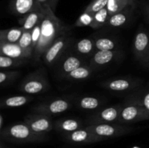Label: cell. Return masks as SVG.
<instances>
[{"label": "cell", "instance_id": "37", "mask_svg": "<svg viewBox=\"0 0 149 148\" xmlns=\"http://www.w3.org/2000/svg\"><path fill=\"white\" fill-rule=\"evenodd\" d=\"M3 123H4V118H3L2 115H0V129L2 130L3 129Z\"/></svg>", "mask_w": 149, "mask_h": 148}, {"label": "cell", "instance_id": "8", "mask_svg": "<svg viewBox=\"0 0 149 148\" xmlns=\"http://www.w3.org/2000/svg\"><path fill=\"white\" fill-rule=\"evenodd\" d=\"M71 107V102L65 99H58L48 102H44L33 107L34 113L42 114L56 115L66 111Z\"/></svg>", "mask_w": 149, "mask_h": 148}, {"label": "cell", "instance_id": "25", "mask_svg": "<svg viewBox=\"0 0 149 148\" xmlns=\"http://www.w3.org/2000/svg\"><path fill=\"white\" fill-rule=\"evenodd\" d=\"M93 15H94V21L91 26L92 28H99L105 24H107L108 20L110 17V15L106 7Z\"/></svg>", "mask_w": 149, "mask_h": 148}, {"label": "cell", "instance_id": "6", "mask_svg": "<svg viewBox=\"0 0 149 148\" xmlns=\"http://www.w3.org/2000/svg\"><path fill=\"white\" fill-rule=\"evenodd\" d=\"M24 122L29 125L32 130L39 133H44L51 131L53 128V123L50 115L35 113L25 117Z\"/></svg>", "mask_w": 149, "mask_h": 148}, {"label": "cell", "instance_id": "13", "mask_svg": "<svg viewBox=\"0 0 149 148\" xmlns=\"http://www.w3.org/2000/svg\"><path fill=\"white\" fill-rule=\"evenodd\" d=\"M117 52L115 50L97 51L90 59V66L93 68H101L107 65L116 58Z\"/></svg>", "mask_w": 149, "mask_h": 148}, {"label": "cell", "instance_id": "11", "mask_svg": "<svg viewBox=\"0 0 149 148\" xmlns=\"http://www.w3.org/2000/svg\"><path fill=\"white\" fill-rule=\"evenodd\" d=\"M135 56L142 61L149 60V35L144 30L137 33L133 44Z\"/></svg>", "mask_w": 149, "mask_h": 148}, {"label": "cell", "instance_id": "33", "mask_svg": "<svg viewBox=\"0 0 149 148\" xmlns=\"http://www.w3.org/2000/svg\"><path fill=\"white\" fill-rule=\"evenodd\" d=\"M42 21V20H41ZM31 39H32V48L34 50L37 46L41 37V22H39L31 30Z\"/></svg>", "mask_w": 149, "mask_h": 148}, {"label": "cell", "instance_id": "21", "mask_svg": "<svg viewBox=\"0 0 149 148\" xmlns=\"http://www.w3.org/2000/svg\"><path fill=\"white\" fill-rule=\"evenodd\" d=\"M96 49L95 39L84 38L79 41L76 44V50L82 55H89Z\"/></svg>", "mask_w": 149, "mask_h": 148}, {"label": "cell", "instance_id": "9", "mask_svg": "<svg viewBox=\"0 0 149 148\" xmlns=\"http://www.w3.org/2000/svg\"><path fill=\"white\" fill-rule=\"evenodd\" d=\"M68 38L66 35L63 34L59 36L52 45L47 49L43 55V59L45 63L48 65H52L58 59L64 49L68 44Z\"/></svg>", "mask_w": 149, "mask_h": 148}, {"label": "cell", "instance_id": "20", "mask_svg": "<svg viewBox=\"0 0 149 148\" xmlns=\"http://www.w3.org/2000/svg\"><path fill=\"white\" fill-rule=\"evenodd\" d=\"M32 97L30 96H13V97H7L4 99L1 102V108H5V107H17L20 106H23L24 104H27L29 102L32 100Z\"/></svg>", "mask_w": 149, "mask_h": 148}, {"label": "cell", "instance_id": "4", "mask_svg": "<svg viewBox=\"0 0 149 148\" xmlns=\"http://www.w3.org/2000/svg\"><path fill=\"white\" fill-rule=\"evenodd\" d=\"M86 129L91 133L102 138L113 137L128 133L132 131V128L122 126L120 125L111 123H100V124L89 125Z\"/></svg>", "mask_w": 149, "mask_h": 148}, {"label": "cell", "instance_id": "29", "mask_svg": "<svg viewBox=\"0 0 149 148\" xmlns=\"http://www.w3.org/2000/svg\"><path fill=\"white\" fill-rule=\"evenodd\" d=\"M17 44L20 47H22L25 50L31 52H33V49L32 48L31 33L30 30H23V34L17 41Z\"/></svg>", "mask_w": 149, "mask_h": 148}, {"label": "cell", "instance_id": "26", "mask_svg": "<svg viewBox=\"0 0 149 148\" xmlns=\"http://www.w3.org/2000/svg\"><path fill=\"white\" fill-rule=\"evenodd\" d=\"M27 62V59H20L0 55V68L1 69L10 68H17L21 66L23 64Z\"/></svg>", "mask_w": 149, "mask_h": 148}, {"label": "cell", "instance_id": "1", "mask_svg": "<svg viewBox=\"0 0 149 148\" xmlns=\"http://www.w3.org/2000/svg\"><path fill=\"white\" fill-rule=\"evenodd\" d=\"M66 27L55 15L50 7L45 10L41 21V37L37 46L33 52V57L39 60L47 49L53 44L59 36L65 34Z\"/></svg>", "mask_w": 149, "mask_h": 148}, {"label": "cell", "instance_id": "23", "mask_svg": "<svg viewBox=\"0 0 149 148\" xmlns=\"http://www.w3.org/2000/svg\"><path fill=\"white\" fill-rule=\"evenodd\" d=\"M93 68L87 65H81L71 73L67 74L65 78L68 80H84L90 76Z\"/></svg>", "mask_w": 149, "mask_h": 148}, {"label": "cell", "instance_id": "22", "mask_svg": "<svg viewBox=\"0 0 149 148\" xmlns=\"http://www.w3.org/2000/svg\"><path fill=\"white\" fill-rule=\"evenodd\" d=\"M133 4L134 0H108L106 8L111 16Z\"/></svg>", "mask_w": 149, "mask_h": 148}, {"label": "cell", "instance_id": "15", "mask_svg": "<svg viewBox=\"0 0 149 148\" xmlns=\"http://www.w3.org/2000/svg\"><path fill=\"white\" fill-rule=\"evenodd\" d=\"M45 10L32 12L21 17V18L19 20V24L20 25L23 30L31 31L42 20Z\"/></svg>", "mask_w": 149, "mask_h": 148}, {"label": "cell", "instance_id": "28", "mask_svg": "<svg viewBox=\"0 0 149 148\" xmlns=\"http://www.w3.org/2000/svg\"><path fill=\"white\" fill-rule=\"evenodd\" d=\"M95 48L97 51L113 50L116 47V42L111 38L101 37L95 39Z\"/></svg>", "mask_w": 149, "mask_h": 148}, {"label": "cell", "instance_id": "35", "mask_svg": "<svg viewBox=\"0 0 149 148\" xmlns=\"http://www.w3.org/2000/svg\"><path fill=\"white\" fill-rule=\"evenodd\" d=\"M140 104L144 106L147 110H149V92L144 96L142 100V103H141Z\"/></svg>", "mask_w": 149, "mask_h": 148}, {"label": "cell", "instance_id": "40", "mask_svg": "<svg viewBox=\"0 0 149 148\" xmlns=\"http://www.w3.org/2000/svg\"><path fill=\"white\" fill-rule=\"evenodd\" d=\"M134 1H135V0H134Z\"/></svg>", "mask_w": 149, "mask_h": 148}, {"label": "cell", "instance_id": "7", "mask_svg": "<svg viewBox=\"0 0 149 148\" xmlns=\"http://www.w3.org/2000/svg\"><path fill=\"white\" fill-rule=\"evenodd\" d=\"M123 107L122 105H113L107 107L89 118L87 123L90 125L100 124V123H110L118 120Z\"/></svg>", "mask_w": 149, "mask_h": 148}, {"label": "cell", "instance_id": "5", "mask_svg": "<svg viewBox=\"0 0 149 148\" xmlns=\"http://www.w3.org/2000/svg\"><path fill=\"white\" fill-rule=\"evenodd\" d=\"M146 120H149V110L141 104H133L124 107L117 121L127 123Z\"/></svg>", "mask_w": 149, "mask_h": 148}, {"label": "cell", "instance_id": "30", "mask_svg": "<svg viewBox=\"0 0 149 148\" xmlns=\"http://www.w3.org/2000/svg\"><path fill=\"white\" fill-rule=\"evenodd\" d=\"M108 4V0H93L87 5L84 12L95 14L97 12L106 8Z\"/></svg>", "mask_w": 149, "mask_h": 148}, {"label": "cell", "instance_id": "19", "mask_svg": "<svg viewBox=\"0 0 149 148\" xmlns=\"http://www.w3.org/2000/svg\"><path fill=\"white\" fill-rule=\"evenodd\" d=\"M23 33V30L21 27L4 29L0 32V42L17 43Z\"/></svg>", "mask_w": 149, "mask_h": 148}, {"label": "cell", "instance_id": "32", "mask_svg": "<svg viewBox=\"0 0 149 148\" xmlns=\"http://www.w3.org/2000/svg\"><path fill=\"white\" fill-rule=\"evenodd\" d=\"M20 73L19 71H1L0 72V84H4L14 81Z\"/></svg>", "mask_w": 149, "mask_h": 148}, {"label": "cell", "instance_id": "16", "mask_svg": "<svg viewBox=\"0 0 149 148\" xmlns=\"http://www.w3.org/2000/svg\"><path fill=\"white\" fill-rule=\"evenodd\" d=\"M103 86L111 91H123L135 87V82L133 80L127 78H117L103 82Z\"/></svg>", "mask_w": 149, "mask_h": 148}, {"label": "cell", "instance_id": "34", "mask_svg": "<svg viewBox=\"0 0 149 148\" xmlns=\"http://www.w3.org/2000/svg\"><path fill=\"white\" fill-rule=\"evenodd\" d=\"M36 1L43 10H46L48 7H50V6H49L50 0H36Z\"/></svg>", "mask_w": 149, "mask_h": 148}, {"label": "cell", "instance_id": "27", "mask_svg": "<svg viewBox=\"0 0 149 148\" xmlns=\"http://www.w3.org/2000/svg\"><path fill=\"white\" fill-rule=\"evenodd\" d=\"M77 104L84 110H95L100 106V101L95 97H84L79 100Z\"/></svg>", "mask_w": 149, "mask_h": 148}, {"label": "cell", "instance_id": "36", "mask_svg": "<svg viewBox=\"0 0 149 148\" xmlns=\"http://www.w3.org/2000/svg\"><path fill=\"white\" fill-rule=\"evenodd\" d=\"M59 0H50V3H49V6H50V8L52 9V11L55 12L56 10L57 5H58V3Z\"/></svg>", "mask_w": 149, "mask_h": 148}, {"label": "cell", "instance_id": "38", "mask_svg": "<svg viewBox=\"0 0 149 148\" xmlns=\"http://www.w3.org/2000/svg\"><path fill=\"white\" fill-rule=\"evenodd\" d=\"M132 148H141V147H137V146H135V147H132Z\"/></svg>", "mask_w": 149, "mask_h": 148}, {"label": "cell", "instance_id": "3", "mask_svg": "<svg viewBox=\"0 0 149 148\" xmlns=\"http://www.w3.org/2000/svg\"><path fill=\"white\" fill-rule=\"evenodd\" d=\"M1 135L6 138L20 142L37 141L41 140L43 138V133L35 132L25 122L23 123L12 125L1 130Z\"/></svg>", "mask_w": 149, "mask_h": 148}, {"label": "cell", "instance_id": "18", "mask_svg": "<svg viewBox=\"0 0 149 148\" xmlns=\"http://www.w3.org/2000/svg\"><path fill=\"white\" fill-rule=\"evenodd\" d=\"M81 123L77 119L68 118L61 119L57 120L55 123V126L56 129L63 132H66L69 133L73 131L79 130L81 127Z\"/></svg>", "mask_w": 149, "mask_h": 148}, {"label": "cell", "instance_id": "31", "mask_svg": "<svg viewBox=\"0 0 149 148\" xmlns=\"http://www.w3.org/2000/svg\"><path fill=\"white\" fill-rule=\"evenodd\" d=\"M93 21H94V15L84 12L77 19L75 26L77 27H85V26L91 27Z\"/></svg>", "mask_w": 149, "mask_h": 148}, {"label": "cell", "instance_id": "14", "mask_svg": "<svg viewBox=\"0 0 149 148\" xmlns=\"http://www.w3.org/2000/svg\"><path fill=\"white\" fill-rule=\"evenodd\" d=\"M67 138L70 141L75 143H89L100 141L102 139L100 136H97L89 131L87 129H80L79 130L68 133Z\"/></svg>", "mask_w": 149, "mask_h": 148}, {"label": "cell", "instance_id": "12", "mask_svg": "<svg viewBox=\"0 0 149 148\" xmlns=\"http://www.w3.org/2000/svg\"><path fill=\"white\" fill-rule=\"evenodd\" d=\"M0 55L20 59H28L33 57V52L25 50L17 43L0 42Z\"/></svg>", "mask_w": 149, "mask_h": 148}, {"label": "cell", "instance_id": "10", "mask_svg": "<svg viewBox=\"0 0 149 148\" xmlns=\"http://www.w3.org/2000/svg\"><path fill=\"white\" fill-rule=\"evenodd\" d=\"M10 10L14 15L23 16L34 11H44L36 0H10Z\"/></svg>", "mask_w": 149, "mask_h": 148}, {"label": "cell", "instance_id": "2", "mask_svg": "<svg viewBox=\"0 0 149 148\" xmlns=\"http://www.w3.org/2000/svg\"><path fill=\"white\" fill-rule=\"evenodd\" d=\"M49 88V84L44 69L27 75L20 84V91L29 94L43 93Z\"/></svg>", "mask_w": 149, "mask_h": 148}, {"label": "cell", "instance_id": "39", "mask_svg": "<svg viewBox=\"0 0 149 148\" xmlns=\"http://www.w3.org/2000/svg\"><path fill=\"white\" fill-rule=\"evenodd\" d=\"M148 20H149V9L148 10Z\"/></svg>", "mask_w": 149, "mask_h": 148}, {"label": "cell", "instance_id": "17", "mask_svg": "<svg viewBox=\"0 0 149 148\" xmlns=\"http://www.w3.org/2000/svg\"><path fill=\"white\" fill-rule=\"evenodd\" d=\"M131 7L132 6H129L122 11L111 15L108 20L107 25L111 27L118 28L126 24L131 15Z\"/></svg>", "mask_w": 149, "mask_h": 148}, {"label": "cell", "instance_id": "24", "mask_svg": "<svg viewBox=\"0 0 149 148\" xmlns=\"http://www.w3.org/2000/svg\"><path fill=\"white\" fill-rule=\"evenodd\" d=\"M81 65H82V61L81 60V59L74 55H71L68 57L63 62L62 67H61V73L64 74L65 76L67 74Z\"/></svg>", "mask_w": 149, "mask_h": 148}]
</instances>
